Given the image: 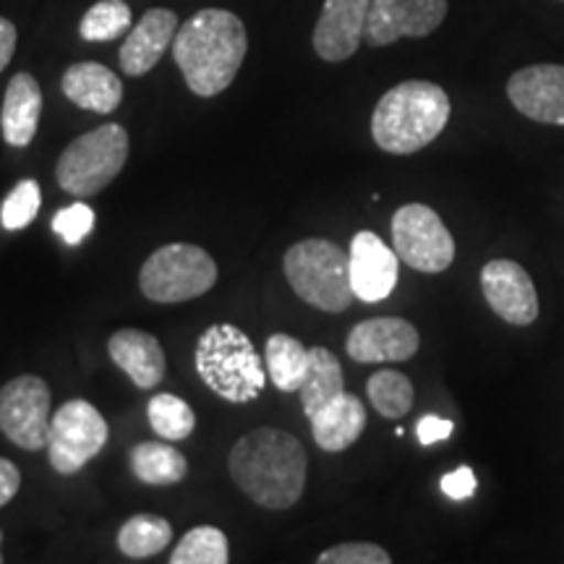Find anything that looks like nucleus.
Instances as JSON below:
<instances>
[{
	"label": "nucleus",
	"instance_id": "28",
	"mask_svg": "<svg viewBox=\"0 0 564 564\" xmlns=\"http://www.w3.org/2000/svg\"><path fill=\"white\" fill-rule=\"evenodd\" d=\"M228 539L215 525L192 528L171 554V564H228Z\"/></svg>",
	"mask_w": 564,
	"mask_h": 564
},
{
	"label": "nucleus",
	"instance_id": "34",
	"mask_svg": "<svg viewBox=\"0 0 564 564\" xmlns=\"http://www.w3.org/2000/svg\"><path fill=\"white\" fill-rule=\"evenodd\" d=\"M476 474L470 468H457L453 474H447L442 478V491L447 494L449 499H468L470 494L476 491Z\"/></svg>",
	"mask_w": 564,
	"mask_h": 564
},
{
	"label": "nucleus",
	"instance_id": "36",
	"mask_svg": "<svg viewBox=\"0 0 564 564\" xmlns=\"http://www.w3.org/2000/svg\"><path fill=\"white\" fill-rule=\"evenodd\" d=\"M13 53H17V26L0 17V70L9 66Z\"/></svg>",
	"mask_w": 564,
	"mask_h": 564
},
{
	"label": "nucleus",
	"instance_id": "4",
	"mask_svg": "<svg viewBox=\"0 0 564 564\" xmlns=\"http://www.w3.org/2000/svg\"><path fill=\"white\" fill-rule=\"evenodd\" d=\"M194 364L202 382L228 403H251L264 390L262 356L236 324H212L204 329L196 343Z\"/></svg>",
	"mask_w": 564,
	"mask_h": 564
},
{
	"label": "nucleus",
	"instance_id": "3",
	"mask_svg": "<svg viewBox=\"0 0 564 564\" xmlns=\"http://www.w3.org/2000/svg\"><path fill=\"white\" fill-rule=\"evenodd\" d=\"M447 91L432 82H403L379 100L371 116V137L390 154H415L444 131L449 121Z\"/></svg>",
	"mask_w": 564,
	"mask_h": 564
},
{
	"label": "nucleus",
	"instance_id": "14",
	"mask_svg": "<svg viewBox=\"0 0 564 564\" xmlns=\"http://www.w3.org/2000/svg\"><path fill=\"white\" fill-rule=\"evenodd\" d=\"M507 97L520 116L535 123L564 126V66L539 63L514 70L507 82Z\"/></svg>",
	"mask_w": 564,
	"mask_h": 564
},
{
	"label": "nucleus",
	"instance_id": "12",
	"mask_svg": "<svg viewBox=\"0 0 564 564\" xmlns=\"http://www.w3.org/2000/svg\"><path fill=\"white\" fill-rule=\"evenodd\" d=\"M481 291L491 312L507 324L528 327L539 319V293L523 267L512 259H491L481 270Z\"/></svg>",
	"mask_w": 564,
	"mask_h": 564
},
{
	"label": "nucleus",
	"instance_id": "27",
	"mask_svg": "<svg viewBox=\"0 0 564 564\" xmlns=\"http://www.w3.org/2000/svg\"><path fill=\"white\" fill-rule=\"evenodd\" d=\"M147 419H150L152 432L167 442L188 440L196 426V415L186 400L175 398L171 392L154 394L147 405Z\"/></svg>",
	"mask_w": 564,
	"mask_h": 564
},
{
	"label": "nucleus",
	"instance_id": "31",
	"mask_svg": "<svg viewBox=\"0 0 564 564\" xmlns=\"http://www.w3.org/2000/svg\"><path fill=\"white\" fill-rule=\"evenodd\" d=\"M95 228V209L84 202H74L53 215V230L63 238V243L79 246Z\"/></svg>",
	"mask_w": 564,
	"mask_h": 564
},
{
	"label": "nucleus",
	"instance_id": "21",
	"mask_svg": "<svg viewBox=\"0 0 564 564\" xmlns=\"http://www.w3.org/2000/svg\"><path fill=\"white\" fill-rule=\"evenodd\" d=\"M308 421H312V434L319 449H324V453H343L364 434L366 408L356 394L343 392L337 394L333 403L319 408Z\"/></svg>",
	"mask_w": 564,
	"mask_h": 564
},
{
	"label": "nucleus",
	"instance_id": "1",
	"mask_svg": "<svg viewBox=\"0 0 564 564\" xmlns=\"http://www.w3.org/2000/svg\"><path fill=\"white\" fill-rule=\"evenodd\" d=\"M228 468L238 489L264 510H288L306 489V449L282 429L243 434L230 449Z\"/></svg>",
	"mask_w": 564,
	"mask_h": 564
},
{
	"label": "nucleus",
	"instance_id": "15",
	"mask_svg": "<svg viewBox=\"0 0 564 564\" xmlns=\"http://www.w3.org/2000/svg\"><path fill=\"white\" fill-rule=\"evenodd\" d=\"M350 285L358 301L379 303L390 299L400 278V257L377 232L361 230L350 241Z\"/></svg>",
	"mask_w": 564,
	"mask_h": 564
},
{
	"label": "nucleus",
	"instance_id": "18",
	"mask_svg": "<svg viewBox=\"0 0 564 564\" xmlns=\"http://www.w3.org/2000/svg\"><path fill=\"white\" fill-rule=\"evenodd\" d=\"M108 352L112 364L129 373L139 390H152L165 379V350L158 337L144 329H118L108 340Z\"/></svg>",
	"mask_w": 564,
	"mask_h": 564
},
{
	"label": "nucleus",
	"instance_id": "11",
	"mask_svg": "<svg viewBox=\"0 0 564 564\" xmlns=\"http://www.w3.org/2000/svg\"><path fill=\"white\" fill-rule=\"evenodd\" d=\"M447 17V0H371L364 40L387 47L403 37H429Z\"/></svg>",
	"mask_w": 564,
	"mask_h": 564
},
{
	"label": "nucleus",
	"instance_id": "20",
	"mask_svg": "<svg viewBox=\"0 0 564 564\" xmlns=\"http://www.w3.org/2000/svg\"><path fill=\"white\" fill-rule=\"evenodd\" d=\"M42 116V89L32 74H17L9 82L0 110V129L6 144L24 150L32 144Z\"/></svg>",
	"mask_w": 564,
	"mask_h": 564
},
{
	"label": "nucleus",
	"instance_id": "29",
	"mask_svg": "<svg viewBox=\"0 0 564 564\" xmlns=\"http://www.w3.org/2000/svg\"><path fill=\"white\" fill-rule=\"evenodd\" d=\"M131 26V9L126 0H100L82 17L79 34L87 42L118 40Z\"/></svg>",
	"mask_w": 564,
	"mask_h": 564
},
{
	"label": "nucleus",
	"instance_id": "23",
	"mask_svg": "<svg viewBox=\"0 0 564 564\" xmlns=\"http://www.w3.org/2000/svg\"><path fill=\"white\" fill-rule=\"evenodd\" d=\"M131 470L147 486H175L188 474L181 449L162 442H141L131 449Z\"/></svg>",
	"mask_w": 564,
	"mask_h": 564
},
{
	"label": "nucleus",
	"instance_id": "13",
	"mask_svg": "<svg viewBox=\"0 0 564 564\" xmlns=\"http://www.w3.org/2000/svg\"><path fill=\"white\" fill-rule=\"evenodd\" d=\"M421 335L415 324L400 316H377L350 329L345 350L356 364H403L419 352Z\"/></svg>",
	"mask_w": 564,
	"mask_h": 564
},
{
	"label": "nucleus",
	"instance_id": "24",
	"mask_svg": "<svg viewBox=\"0 0 564 564\" xmlns=\"http://www.w3.org/2000/svg\"><path fill=\"white\" fill-rule=\"evenodd\" d=\"M267 373L280 392H299L308 373V348L295 337L278 333L267 340Z\"/></svg>",
	"mask_w": 564,
	"mask_h": 564
},
{
	"label": "nucleus",
	"instance_id": "33",
	"mask_svg": "<svg viewBox=\"0 0 564 564\" xmlns=\"http://www.w3.org/2000/svg\"><path fill=\"white\" fill-rule=\"evenodd\" d=\"M453 421L440 419V415H423V419L415 423V434H419V442L423 447H432L436 442H444L453 436Z\"/></svg>",
	"mask_w": 564,
	"mask_h": 564
},
{
	"label": "nucleus",
	"instance_id": "16",
	"mask_svg": "<svg viewBox=\"0 0 564 564\" xmlns=\"http://www.w3.org/2000/svg\"><path fill=\"white\" fill-rule=\"evenodd\" d=\"M371 0H324L314 30V51L322 61L340 63L356 55L366 34Z\"/></svg>",
	"mask_w": 564,
	"mask_h": 564
},
{
	"label": "nucleus",
	"instance_id": "7",
	"mask_svg": "<svg viewBox=\"0 0 564 564\" xmlns=\"http://www.w3.org/2000/svg\"><path fill=\"white\" fill-rule=\"evenodd\" d=\"M217 282V262L202 246L167 243L147 259L139 288L154 303H183L202 299Z\"/></svg>",
	"mask_w": 564,
	"mask_h": 564
},
{
	"label": "nucleus",
	"instance_id": "2",
	"mask_svg": "<svg viewBox=\"0 0 564 564\" xmlns=\"http://www.w3.org/2000/svg\"><path fill=\"white\" fill-rule=\"evenodd\" d=\"M249 37L243 21L225 9H204L183 21L173 40V58L188 89L199 97L223 95L243 66Z\"/></svg>",
	"mask_w": 564,
	"mask_h": 564
},
{
	"label": "nucleus",
	"instance_id": "5",
	"mask_svg": "<svg viewBox=\"0 0 564 564\" xmlns=\"http://www.w3.org/2000/svg\"><path fill=\"white\" fill-rule=\"evenodd\" d=\"M282 270L295 295L319 312L340 314L356 299L348 253L327 238H306L293 243L282 259Z\"/></svg>",
	"mask_w": 564,
	"mask_h": 564
},
{
	"label": "nucleus",
	"instance_id": "35",
	"mask_svg": "<svg viewBox=\"0 0 564 564\" xmlns=\"http://www.w3.org/2000/svg\"><path fill=\"white\" fill-rule=\"evenodd\" d=\"M21 489L19 468L6 457H0V507H6Z\"/></svg>",
	"mask_w": 564,
	"mask_h": 564
},
{
	"label": "nucleus",
	"instance_id": "8",
	"mask_svg": "<svg viewBox=\"0 0 564 564\" xmlns=\"http://www.w3.org/2000/svg\"><path fill=\"white\" fill-rule=\"evenodd\" d=\"M110 429L102 413L87 400H68L51 419L47 460L61 476H74L102 453Z\"/></svg>",
	"mask_w": 564,
	"mask_h": 564
},
{
	"label": "nucleus",
	"instance_id": "30",
	"mask_svg": "<svg viewBox=\"0 0 564 564\" xmlns=\"http://www.w3.org/2000/svg\"><path fill=\"white\" fill-rule=\"evenodd\" d=\"M42 207L40 183L34 178H24L17 183V188L6 196L3 207H0V223L6 230H24Z\"/></svg>",
	"mask_w": 564,
	"mask_h": 564
},
{
	"label": "nucleus",
	"instance_id": "32",
	"mask_svg": "<svg viewBox=\"0 0 564 564\" xmlns=\"http://www.w3.org/2000/svg\"><path fill=\"white\" fill-rule=\"evenodd\" d=\"M319 564H390L392 556L387 549L377 544H366V541H352V544H340L327 549L316 556Z\"/></svg>",
	"mask_w": 564,
	"mask_h": 564
},
{
	"label": "nucleus",
	"instance_id": "26",
	"mask_svg": "<svg viewBox=\"0 0 564 564\" xmlns=\"http://www.w3.org/2000/svg\"><path fill=\"white\" fill-rule=\"evenodd\" d=\"M366 392H369L373 411L384 419L398 421L413 408V384L403 371L382 369L371 373L369 382H366Z\"/></svg>",
	"mask_w": 564,
	"mask_h": 564
},
{
	"label": "nucleus",
	"instance_id": "37",
	"mask_svg": "<svg viewBox=\"0 0 564 564\" xmlns=\"http://www.w3.org/2000/svg\"><path fill=\"white\" fill-rule=\"evenodd\" d=\"M0 544H3V531H0ZM0 562H3V554H0Z\"/></svg>",
	"mask_w": 564,
	"mask_h": 564
},
{
	"label": "nucleus",
	"instance_id": "9",
	"mask_svg": "<svg viewBox=\"0 0 564 564\" xmlns=\"http://www.w3.org/2000/svg\"><path fill=\"white\" fill-rule=\"evenodd\" d=\"M392 243L411 270L440 274L455 262L453 232L426 204H405L392 217Z\"/></svg>",
	"mask_w": 564,
	"mask_h": 564
},
{
	"label": "nucleus",
	"instance_id": "25",
	"mask_svg": "<svg viewBox=\"0 0 564 564\" xmlns=\"http://www.w3.org/2000/svg\"><path fill=\"white\" fill-rule=\"evenodd\" d=\"M173 541V525L160 514L141 512L133 514L118 531V549L131 560H147V556L165 552Z\"/></svg>",
	"mask_w": 564,
	"mask_h": 564
},
{
	"label": "nucleus",
	"instance_id": "19",
	"mask_svg": "<svg viewBox=\"0 0 564 564\" xmlns=\"http://www.w3.org/2000/svg\"><path fill=\"white\" fill-rule=\"evenodd\" d=\"M61 89L76 108L102 112V116L118 110V105L123 100V84L118 79V74H112L102 63L91 61L70 66L63 74Z\"/></svg>",
	"mask_w": 564,
	"mask_h": 564
},
{
	"label": "nucleus",
	"instance_id": "10",
	"mask_svg": "<svg viewBox=\"0 0 564 564\" xmlns=\"http://www.w3.org/2000/svg\"><path fill=\"white\" fill-rule=\"evenodd\" d=\"M51 387L45 379L24 373L0 387V434L24 453L47 449L51 434Z\"/></svg>",
	"mask_w": 564,
	"mask_h": 564
},
{
	"label": "nucleus",
	"instance_id": "22",
	"mask_svg": "<svg viewBox=\"0 0 564 564\" xmlns=\"http://www.w3.org/2000/svg\"><path fill=\"white\" fill-rule=\"evenodd\" d=\"M345 392V379H343V366L337 361V356L327 348H308V373L301 384V405L306 419L333 403L337 394Z\"/></svg>",
	"mask_w": 564,
	"mask_h": 564
},
{
	"label": "nucleus",
	"instance_id": "17",
	"mask_svg": "<svg viewBox=\"0 0 564 564\" xmlns=\"http://www.w3.org/2000/svg\"><path fill=\"white\" fill-rule=\"evenodd\" d=\"M178 32V17L171 9H150L126 37L121 55L123 74L144 76L158 66Z\"/></svg>",
	"mask_w": 564,
	"mask_h": 564
},
{
	"label": "nucleus",
	"instance_id": "6",
	"mask_svg": "<svg viewBox=\"0 0 564 564\" xmlns=\"http://www.w3.org/2000/svg\"><path fill=\"white\" fill-rule=\"evenodd\" d=\"M126 160L129 131L118 123H105L70 141L55 165V178L66 194L89 199L121 175Z\"/></svg>",
	"mask_w": 564,
	"mask_h": 564
}]
</instances>
